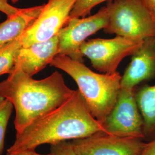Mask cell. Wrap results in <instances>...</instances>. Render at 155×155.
<instances>
[{
    "mask_svg": "<svg viewBox=\"0 0 155 155\" xmlns=\"http://www.w3.org/2000/svg\"><path fill=\"white\" fill-rule=\"evenodd\" d=\"M105 130L86 105L79 91L75 90L63 104L26 127L7 153L35 150L40 145L83 139Z\"/></svg>",
    "mask_w": 155,
    "mask_h": 155,
    "instance_id": "cell-1",
    "label": "cell"
},
{
    "mask_svg": "<svg viewBox=\"0 0 155 155\" xmlns=\"http://www.w3.org/2000/svg\"><path fill=\"white\" fill-rule=\"evenodd\" d=\"M74 91L67 86L58 71L36 80L15 67L8 78L0 82V96L10 101L15 109L16 135L63 104Z\"/></svg>",
    "mask_w": 155,
    "mask_h": 155,
    "instance_id": "cell-2",
    "label": "cell"
},
{
    "mask_svg": "<svg viewBox=\"0 0 155 155\" xmlns=\"http://www.w3.org/2000/svg\"><path fill=\"white\" fill-rule=\"evenodd\" d=\"M50 65L66 72L75 81L89 110L103 125L116 103L121 89L122 76L120 73L98 74L84 63L63 55L55 56Z\"/></svg>",
    "mask_w": 155,
    "mask_h": 155,
    "instance_id": "cell-3",
    "label": "cell"
},
{
    "mask_svg": "<svg viewBox=\"0 0 155 155\" xmlns=\"http://www.w3.org/2000/svg\"><path fill=\"white\" fill-rule=\"evenodd\" d=\"M106 6L109 15L106 33L140 41L155 37V18L143 0H109Z\"/></svg>",
    "mask_w": 155,
    "mask_h": 155,
    "instance_id": "cell-4",
    "label": "cell"
},
{
    "mask_svg": "<svg viewBox=\"0 0 155 155\" xmlns=\"http://www.w3.org/2000/svg\"><path fill=\"white\" fill-rule=\"evenodd\" d=\"M143 41L134 40L120 36L113 39H91L81 47L83 56L89 58L96 70L107 74L117 72V68L122 59L132 56L139 50Z\"/></svg>",
    "mask_w": 155,
    "mask_h": 155,
    "instance_id": "cell-5",
    "label": "cell"
},
{
    "mask_svg": "<svg viewBox=\"0 0 155 155\" xmlns=\"http://www.w3.org/2000/svg\"><path fill=\"white\" fill-rule=\"evenodd\" d=\"M109 18V11L105 6L93 16L70 18L58 33V55L67 56L72 60L84 63L81 45L89 36L105 28Z\"/></svg>",
    "mask_w": 155,
    "mask_h": 155,
    "instance_id": "cell-6",
    "label": "cell"
},
{
    "mask_svg": "<svg viewBox=\"0 0 155 155\" xmlns=\"http://www.w3.org/2000/svg\"><path fill=\"white\" fill-rule=\"evenodd\" d=\"M134 89L121 87L116 103L103 126L106 133L144 140L143 119L137 105Z\"/></svg>",
    "mask_w": 155,
    "mask_h": 155,
    "instance_id": "cell-7",
    "label": "cell"
},
{
    "mask_svg": "<svg viewBox=\"0 0 155 155\" xmlns=\"http://www.w3.org/2000/svg\"><path fill=\"white\" fill-rule=\"evenodd\" d=\"M77 0H48L33 24L21 35L22 47L52 38L65 26Z\"/></svg>",
    "mask_w": 155,
    "mask_h": 155,
    "instance_id": "cell-8",
    "label": "cell"
},
{
    "mask_svg": "<svg viewBox=\"0 0 155 155\" xmlns=\"http://www.w3.org/2000/svg\"><path fill=\"white\" fill-rule=\"evenodd\" d=\"M70 142L78 155H140L147 144L141 139L121 137L104 132Z\"/></svg>",
    "mask_w": 155,
    "mask_h": 155,
    "instance_id": "cell-9",
    "label": "cell"
},
{
    "mask_svg": "<svg viewBox=\"0 0 155 155\" xmlns=\"http://www.w3.org/2000/svg\"><path fill=\"white\" fill-rule=\"evenodd\" d=\"M155 78V37L144 39L132 57L121 81V87L134 89L144 81Z\"/></svg>",
    "mask_w": 155,
    "mask_h": 155,
    "instance_id": "cell-10",
    "label": "cell"
},
{
    "mask_svg": "<svg viewBox=\"0 0 155 155\" xmlns=\"http://www.w3.org/2000/svg\"><path fill=\"white\" fill-rule=\"evenodd\" d=\"M58 35L52 38L21 47L17 52L15 66L30 77L44 69L58 54Z\"/></svg>",
    "mask_w": 155,
    "mask_h": 155,
    "instance_id": "cell-11",
    "label": "cell"
},
{
    "mask_svg": "<svg viewBox=\"0 0 155 155\" xmlns=\"http://www.w3.org/2000/svg\"><path fill=\"white\" fill-rule=\"evenodd\" d=\"M45 4L24 8L18 15L0 24V45L20 36L40 14Z\"/></svg>",
    "mask_w": 155,
    "mask_h": 155,
    "instance_id": "cell-12",
    "label": "cell"
},
{
    "mask_svg": "<svg viewBox=\"0 0 155 155\" xmlns=\"http://www.w3.org/2000/svg\"><path fill=\"white\" fill-rule=\"evenodd\" d=\"M136 100L143 119L144 140L155 138V84H145L135 90Z\"/></svg>",
    "mask_w": 155,
    "mask_h": 155,
    "instance_id": "cell-13",
    "label": "cell"
},
{
    "mask_svg": "<svg viewBox=\"0 0 155 155\" xmlns=\"http://www.w3.org/2000/svg\"><path fill=\"white\" fill-rule=\"evenodd\" d=\"M21 47V36L0 45V76L5 74H10L13 71L17 52Z\"/></svg>",
    "mask_w": 155,
    "mask_h": 155,
    "instance_id": "cell-14",
    "label": "cell"
},
{
    "mask_svg": "<svg viewBox=\"0 0 155 155\" xmlns=\"http://www.w3.org/2000/svg\"><path fill=\"white\" fill-rule=\"evenodd\" d=\"M14 106L10 101L0 96V155H2L6 130Z\"/></svg>",
    "mask_w": 155,
    "mask_h": 155,
    "instance_id": "cell-15",
    "label": "cell"
},
{
    "mask_svg": "<svg viewBox=\"0 0 155 155\" xmlns=\"http://www.w3.org/2000/svg\"><path fill=\"white\" fill-rule=\"evenodd\" d=\"M109 0H77L70 13L69 19L75 17H85L90 14L95 6Z\"/></svg>",
    "mask_w": 155,
    "mask_h": 155,
    "instance_id": "cell-16",
    "label": "cell"
},
{
    "mask_svg": "<svg viewBox=\"0 0 155 155\" xmlns=\"http://www.w3.org/2000/svg\"><path fill=\"white\" fill-rule=\"evenodd\" d=\"M50 154L51 155H78L73 149L70 141H64L51 144Z\"/></svg>",
    "mask_w": 155,
    "mask_h": 155,
    "instance_id": "cell-17",
    "label": "cell"
},
{
    "mask_svg": "<svg viewBox=\"0 0 155 155\" xmlns=\"http://www.w3.org/2000/svg\"><path fill=\"white\" fill-rule=\"evenodd\" d=\"M8 0H0V11L5 13L8 17H12L18 15L22 9L17 8L10 5Z\"/></svg>",
    "mask_w": 155,
    "mask_h": 155,
    "instance_id": "cell-18",
    "label": "cell"
},
{
    "mask_svg": "<svg viewBox=\"0 0 155 155\" xmlns=\"http://www.w3.org/2000/svg\"><path fill=\"white\" fill-rule=\"evenodd\" d=\"M140 155H155V138L147 143Z\"/></svg>",
    "mask_w": 155,
    "mask_h": 155,
    "instance_id": "cell-19",
    "label": "cell"
},
{
    "mask_svg": "<svg viewBox=\"0 0 155 155\" xmlns=\"http://www.w3.org/2000/svg\"><path fill=\"white\" fill-rule=\"evenodd\" d=\"M144 5L155 18V0H143Z\"/></svg>",
    "mask_w": 155,
    "mask_h": 155,
    "instance_id": "cell-20",
    "label": "cell"
},
{
    "mask_svg": "<svg viewBox=\"0 0 155 155\" xmlns=\"http://www.w3.org/2000/svg\"><path fill=\"white\" fill-rule=\"evenodd\" d=\"M6 155H51L50 154L48 155H41L37 153L35 151V150H23L21 152H16V153H7Z\"/></svg>",
    "mask_w": 155,
    "mask_h": 155,
    "instance_id": "cell-21",
    "label": "cell"
},
{
    "mask_svg": "<svg viewBox=\"0 0 155 155\" xmlns=\"http://www.w3.org/2000/svg\"><path fill=\"white\" fill-rule=\"evenodd\" d=\"M12 2L13 3V4H16L17 2H18L19 0H11Z\"/></svg>",
    "mask_w": 155,
    "mask_h": 155,
    "instance_id": "cell-22",
    "label": "cell"
}]
</instances>
